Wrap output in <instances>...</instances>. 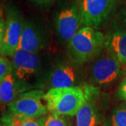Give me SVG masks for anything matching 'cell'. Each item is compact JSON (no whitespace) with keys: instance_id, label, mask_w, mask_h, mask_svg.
<instances>
[{"instance_id":"obj_1","label":"cell","mask_w":126,"mask_h":126,"mask_svg":"<svg viewBox=\"0 0 126 126\" xmlns=\"http://www.w3.org/2000/svg\"><path fill=\"white\" fill-rule=\"evenodd\" d=\"M104 46L105 36L101 32L83 27L68 42V58L72 63L81 65L97 58Z\"/></svg>"},{"instance_id":"obj_2","label":"cell","mask_w":126,"mask_h":126,"mask_svg":"<svg viewBox=\"0 0 126 126\" xmlns=\"http://www.w3.org/2000/svg\"><path fill=\"white\" fill-rule=\"evenodd\" d=\"M45 101L50 113L74 116L85 104L86 97L80 86L53 88L45 93Z\"/></svg>"},{"instance_id":"obj_3","label":"cell","mask_w":126,"mask_h":126,"mask_svg":"<svg viewBox=\"0 0 126 126\" xmlns=\"http://www.w3.org/2000/svg\"><path fill=\"white\" fill-rule=\"evenodd\" d=\"M90 68V79L98 86H109L117 81L123 72L112 52L104 46L102 53L94 59Z\"/></svg>"},{"instance_id":"obj_4","label":"cell","mask_w":126,"mask_h":126,"mask_svg":"<svg viewBox=\"0 0 126 126\" xmlns=\"http://www.w3.org/2000/svg\"><path fill=\"white\" fill-rule=\"evenodd\" d=\"M9 111L22 116L37 118L44 116L48 111L45 93L41 90L26 91L8 104Z\"/></svg>"},{"instance_id":"obj_5","label":"cell","mask_w":126,"mask_h":126,"mask_svg":"<svg viewBox=\"0 0 126 126\" xmlns=\"http://www.w3.org/2000/svg\"><path fill=\"white\" fill-rule=\"evenodd\" d=\"M113 6L114 0H80L81 25L97 29L109 16Z\"/></svg>"},{"instance_id":"obj_6","label":"cell","mask_w":126,"mask_h":126,"mask_svg":"<svg viewBox=\"0 0 126 126\" xmlns=\"http://www.w3.org/2000/svg\"><path fill=\"white\" fill-rule=\"evenodd\" d=\"M4 39L1 55L11 57L18 49L25 21L21 12L15 6L6 9Z\"/></svg>"},{"instance_id":"obj_7","label":"cell","mask_w":126,"mask_h":126,"mask_svg":"<svg viewBox=\"0 0 126 126\" xmlns=\"http://www.w3.org/2000/svg\"><path fill=\"white\" fill-rule=\"evenodd\" d=\"M11 58L12 74L22 83L29 81L39 71L41 60L37 53L17 49Z\"/></svg>"},{"instance_id":"obj_8","label":"cell","mask_w":126,"mask_h":126,"mask_svg":"<svg viewBox=\"0 0 126 126\" xmlns=\"http://www.w3.org/2000/svg\"><path fill=\"white\" fill-rule=\"evenodd\" d=\"M79 3L74 2L63 9L57 16L55 29L57 34L63 42H69L81 28Z\"/></svg>"},{"instance_id":"obj_9","label":"cell","mask_w":126,"mask_h":126,"mask_svg":"<svg viewBox=\"0 0 126 126\" xmlns=\"http://www.w3.org/2000/svg\"><path fill=\"white\" fill-rule=\"evenodd\" d=\"M79 65L75 63L60 64L50 72L47 80L49 89L77 86L80 81Z\"/></svg>"},{"instance_id":"obj_10","label":"cell","mask_w":126,"mask_h":126,"mask_svg":"<svg viewBox=\"0 0 126 126\" xmlns=\"http://www.w3.org/2000/svg\"><path fill=\"white\" fill-rule=\"evenodd\" d=\"M84 90L86 102L76 115L77 126H99L102 115L94 99L95 90L91 87Z\"/></svg>"},{"instance_id":"obj_11","label":"cell","mask_w":126,"mask_h":126,"mask_svg":"<svg viewBox=\"0 0 126 126\" xmlns=\"http://www.w3.org/2000/svg\"><path fill=\"white\" fill-rule=\"evenodd\" d=\"M45 44V38L40 29L30 21H25L18 49L37 53Z\"/></svg>"},{"instance_id":"obj_12","label":"cell","mask_w":126,"mask_h":126,"mask_svg":"<svg viewBox=\"0 0 126 126\" xmlns=\"http://www.w3.org/2000/svg\"><path fill=\"white\" fill-rule=\"evenodd\" d=\"M105 46L116 57L122 70L126 72V30L113 32L106 36Z\"/></svg>"},{"instance_id":"obj_13","label":"cell","mask_w":126,"mask_h":126,"mask_svg":"<svg viewBox=\"0 0 126 126\" xmlns=\"http://www.w3.org/2000/svg\"><path fill=\"white\" fill-rule=\"evenodd\" d=\"M22 83L11 73L0 81V104H9L25 92Z\"/></svg>"},{"instance_id":"obj_14","label":"cell","mask_w":126,"mask_h":126,"mask_svg":"<svg viewBox=\"0 0 126 126\" xmlns=\"http://www.w3.org/2000/svg\"><path fill=\"white\" fill-rule=\"evenodd\" d=\"M3 126H44L41 117L31 118L7 112L1 118Z\"/></svg>"},{"instance_id":"obj_15","label":"cell","mask_w":126,"mask_h":126,"mask_svg":"<svg viewBox=\"0 0 126 126\" xmlns=\"http://www.w3.org/2000/svg\"><path fill=\"white\" fill-rule=\"evenodd\" d=\"M103 126H126V103L113 109Z\"/></svg>"},{"instance_id":"obj_16","label":"cell","mask_w":126,"mask_h":126,"mask_svg":"<svg viewBox=\"0 0 126 126\" xmlns=\"http://www.w3.org/2000/svg\"><path fill=\"white\" fill-rule=\"evenodd\" d=\"M44 126H69V121L65 116L50 113L41 117Z\"/></svg>"},{"instance_id":"obj_17","label":"cell","mask_w":126,"mask_h":126,"mask_svg":"<svg viewBox=\"0 0 126 126\" xmlns=\"http://www.w3.org/2000/svg\"><path fill=\"white\" fill-rule=\"evenodd\" d=\"M12 73L11 62L5 56L0 55V81Z\"/></svg>"},{"instance_id":"obj_18","label":"cell","mask_w":126,"mask_h":126,"mask_svg":"<svg viewBox=\"0 0 126 126\" xmlns=\"http://www.w3.org/2000/svg\"><path fill=\"white\" fill-rule=\"evenodd\" d=\"M118 97L126 103V77L123 80L118 90Z\"/></svg>"},{"instance_id":"obj_19","label":"cell","mask_w":126,"mask_h":126,"mask_svg":"<svg viewBox=\"0 0 126 126\" xmlns=\"http://www.w3.org/2000/svg\"><path fill=\"white\" fill-rule=\"evenodd\" d=\"M5 29H6V22L4 20H3L0 22V55H1V52L2 46H3V43H4Z\"/></svg>"},{"instance_id":"obj_20","label":"cell","mask_w":126,"mask_h":126,"mask_svg":"<svg viewBox=\"0 0 126 126\" xmlns=\"http://www.w3.org/2000/svg\"><path fill=\"white\" fill-rule=\"evenodd\" d=\"M31 1L35 2L36 4H46L51 2L53 0H31Z\"/></svg>"},{"instance_id":"obj_21","label":"cell","mask_w":126,"mask_h":126,"mask_svg":"<svg viewBox=\"0 0 126 126\" xmlns=\"http://www.w3.org/2000/svg\"><path fill=\"white\" fill-rule=\"evenodd\" d=\"M4 6L1 3H0V22L4 20Z\"/></svg>"},{"instance_id":"obj_22","label":"cell","mask_w":126,"mask_h":126,"mask_svg":"<svg viewBox=\"0 0 126 126\" xmlns=\"http://www.w3.org/2000/svg\"><path fill=\"white\" fill-rule=\"evenodd\" d=\"M0 126H2V124H1V123H0Z\"/></svg>"}]
</instances>
